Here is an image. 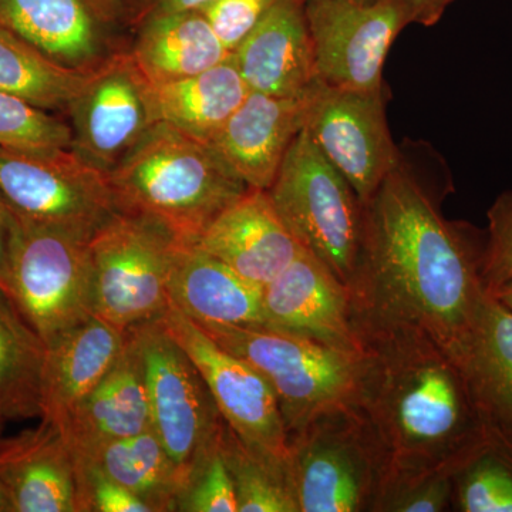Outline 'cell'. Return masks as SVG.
<instances>
[{
    "instance_id": "cell-1",
    "label": "cell",
    "mask_w": 512,
    "mask_h": 512,
    "mask_svg": "<svg viewBox=\"0 0 512 512\" xmlns=\"http://www.w3.org/2000/svg\"><path fill=\"white\" fill-rule=\"evenodd\" d=\"M487 235L447 221L400 158L363 202L355 315L419 326L460 357L484 295Z\"/></svg>"
},
{
    "instance_id": "cell-2",
    "label": "cell",
    "mask_w": 512,
    "mask_h": 512,
    "mask_svg": "<svg viewBox=\"0 0 512 512\" xmlns=\"http://www.w3.org/2000/svg\"><path fill=\"white\" fill-rule=\"evenodd\" d=\"M355 409L379 450L382 494L454 473L485 441L460 360L419 326L355 315Z\"/></svg>"
},
{
    "instance_id": "cell-3",
    "label": "cell",
    "mask_w": 512,
    "mask_h": 512,
    "mask_svg": "<svg viewBox=\"0 0 512 512\" xmlns=\"http://www.w3.org/2000/svg\"><path fill=\"white\" fill-rule=\"evenodd\" d=\"M121 212L150 218L195 244L248 191L210 146L158 123L110 174Z\"/></svg>"
},
{
    "instance_id": "cell-4",
    "label": "cell",
    "mask_w": 512,
    "mask_h": 512,
    "mask_svg": "<svg viewBox=\"0 0 512 512\" xmlns=\"http://www.w3.org/2000/svg\"><path fill=\"white\" fill-rule=\"evenodd\" d=\"M198 326L271 384L289 439L323 414L355 404L357 352L265 328Z\"/></svg>"
},
{
    "instance_id": "cell-5",
    "label": "cell",
    "mask_w": 512,
    "mask_h": 512,
    "mask_svg": "<svg viewBox=\"0 0 512 512\" xmlns=\"http://www.w3.org/2000/svg\"><path fill=\"white\" fill-rule=\"evenodd\" d=\"M90 241L12 217L9 299L45 346L96 315Z\"/></svg>"
},
{
    "instance_id": "cell-6",
    "label": "cell",
    "mask_w": 512,
    "mask_h": 512,
    "mask_svg": "<svg viewBox=\"0 0 512 512\" xmlns=\"http://www.w3.org/2000/svg\"><path fill=\"white\" fill-rule=\"evenodd\" d=\"M268 194L299 245L348 286L359 255L363 202L305 130L293 140Z\"/></svg>"
},
{
    "instance_id": "cell-7",
    "label": "cell",
    "mask_w": 512,
    "mask_h": 512,
    "mask_svg": "<svg viewBox=\"0 0 512 512\" xmlns=\"http://www.w3.org/2000/svg\"><path fill=\"white\" fill-rule=\"evenodd\" d=\"M289 480L299 512L376 511L382 460L355 404L323 414L293 434Z\"/></svg>"
},
{
    "instance_id": "cell-8",
    "label": "cell",
    "mask_w": 512,
    "mask_h": 512,
    "mask_svg": "<svg viewBox=\"0 0 512 512\" xmlns=\"http://www.w3.org/2000/svg\"><path fill=\"white\" fill-rule=\"evenodd\" d=\"M181 245L158 222L120 211L90 241L94 313L123 330L163 318Z\"/></svg>"
},
{
    "instance_id": "cell-9",
    "label": "cell",
    "mask_w": 512,
    "mask_h": 512,
    "mask_svg": "<svg viewBox=\"0 0 512 512\" xmlns=\"http://www.w3.org/2000/svg\"><path fill=\"white\" fill-rule=\"evenodd\" d=\"M131 329L143 357L151 430L177 467L184 490L195 468L220 444L225 421L200 370L163 318Z\"/></svg>"
},
{
    "instance_id": "cell-10",
    "label": "cell",
    "mask_w": 512,
    "mask_h": 512,
    "mask_svg": "<svg viewBox=\"0 0 512 512\" xmlns=\"http://www.w3.org/2000/svg\"><path fill=\"white\" fill-rule=\"evenodd\" d=\"M0 202L12 217L92 239L120 212L106 174L72 148H0Z\"/></svg>"
},
{
    "instance_id": "cell-11",
    "label": "cell",
    "mask_w": 512,
    "mask_h": 512,
    "mask_svg": "<svg viewBox=\"0 0 512 512\" xmlns=\"http://www.w3.org/2000/svg\"><path fill=\"white\" fill-rule=\"evenodd\" d=\"M163 319L200 370L229 429L252 453L289 474V436L271 384L174 306Z\"/></svg>"
},
{
    "instance_id": "cell-12",
    "label": "cell",
    "mask_w": 512,
    "mask_h": 512,
    "mask_svg": "<svg viewBox=\"0 0 512 512\" xmlns=\"http://www.w3.org/2000/svg\"><path fill=\"white\" fill-rule=\"evenodd\" d=\"M72 150L110 174L157 126L153 86L128 50H114L70 103Z\"/></svg>"
},
{
    "instance_id": "cell-13",
    "label": "cell",
    "mask_w": 512,
    "mask_h": 512,
    "mask_svg": "<svg viewBox=\"0 0 512 512\" xmlns=\"http://www.w3.org/2000/svg\"><path fill=\"white\" fill-rule=\"evenodd\" d=\"M316 76L343 89H383V66L412 23L406 0H305Z\"/></svg>"
},
{
    "instance_id": "cell-14",
    "label": "cell",
    "mask_w": 512,
    "mask_h": 512,
    "mask_svg": "<svg viewBox=\"0 0 512 512\" xmlns=\"http://www.w3.org/2000/svg\"><path fill=\"white\" fill-rule=\"evenodd\" d=\"M303 130L362 202L402 158L387 124L383 89H343L318 80L309 92Z\"/></svg>"
},
{
    "instance_id": "cell-15",
    "label": "cell",
    "mask_w": 512,
    "mask_h": 512,
    "mask_svg": "<svg viewBox=\"0 0 512 512\" xmlns=\"http://www.w3.org/2000/svg\"><path fill=\"white\" fill-rule=\"evenodd\" d=\"M264 311L266 329L357 352L349 288L308 249L264 286Z\"/></svg>"
},
{
    "instance_id": "cell-16",
    "label": "cell",
    "mask_w": 512,
    "mask_h": 512,
    "mask_svg": "<svg viewBox=\"0 0 512 512\" xmlns=\"http://www.w3.org/2000/svg\"><path fill=\"white\" fill-rule=\"evenodd\" d=\"M309 92L301 97L249 92L208 146L248 188L268 191L305 127Z\"/></svg>"
},
{
    "instance_id": "cell-17",
    "label": "cell",
    "mask_w": 512,
    "mask_h": 512,
    "mask_svg": "<svg viewBox=\"0 0 512 512\" xmlns=\"http://www.w3.org/2000/svg\"><path fill=\"white\" fill-rule=\"evenodd\" d=\"M195 245L259 286L274 281L302 249L268 191L255 188L225 208Z\"/></svg>"
},
{
    "instance_id": "cell-18",
    "label": "cell",
    "mask_w": 512,
    "mask_h": 512,
    "mask_svg": "<svg viewBox=\"0 0 512 512\" xmlns=\"http://www.w3.org/2000/svg\"><path fill=\"white\" fill-rule=\"evenodd\" d=\"M231 57L249 92L305 96L318 82L305 0H276Z\"/></svg>"
},
{
    "instance_id": "cell-19",
    "label": "cell",
    "mask_w": 512,
    "mask_h": 512,
    "mask_svg": "<svg viewBox=\"0 0 512 512\" xmlns=\"http://www.w3.org/2000/svg\"><path fill=\"white\" fill-rule=\"evenodd\" d=\"M151 429L146 373L133 329L116 363L60 429L73 458L89 456L110 441Z\"/></svg>"
},
{
    "instance_id": "cell-20",
    "label": "cell",
    "mask_w": 512,
    "mask_h": 512,
    "mask_svg": "<svg viewBox=\"0 0 512 512\" xmlns=\"http://www.w3.org/2000/svg\"><path fill=\"white\" fill-rule=\"evenodd\" d=\"M168 298L197 325L266 329L264 286L242 278L195 244L178 249Z\"/></svg>"
},
{
    "instance_id": "cell-21",
    "label": "cell",
    "mask_w": 512,
    "mask_h": 512,
    "mask_svg": "<svg viewBox=\"0 0 512 512\" xmlns=\"http://www.w3.org/2000/svg\"><path fill=\"white\" fill-rule=\"evenodd\" d=\"M124 340L126 330L93 315L46 346L40 394L43 421L62 429L116 363Z\"/></svg>"
},
{
    "instance_id": "cell-22",
    "label": "cell",
    "mask_w": 512,
    "mask_h": 512,
    "mask_svg": "<svg viewBox=\"0 0 512 512\" xmlns=\"http://www.w3.org/2000/svg\"><path fill=\"white\" fill-rule=\"evenodd\" d=\"M0 483L13 512H77L72 453L46 421L15 439L0 440Z\"/></svg>"
},
{
    "instance_id": "cell-23",
    "label": "cell",
    "mask_w": 512,
    "mask_h": 512,
    "mask_svg": "<svg viewBox=\"0 0 512 512\" xmlns=\"http://www.w3.org/2000/svg\"><path fill=\"white\" fill-rule=\"evenodd\" d=\"M0 26L73 69L92 70L114 52L89 0H0Z\"/></svg>"
},
{
    "instance_id": "cell-24",
    "label": "cell",
    "mask_w": 512,
    "mask_h": 512,
    "mask_svg": "<svg viewBox=\"0 0 512 512\" xmlns=\"http://www.w3.org/2000/svg\"><path fill=\"white\" fill-rule=\"evenodd\" d=\"M461 367L491 440L512 448V315L484 292Z\"/></svg>"
},
{
    "instance_id": "cell-25",
    "label": "cell",
    "mask_w": 512,
    "mask_h": 512,
    "mask_svg": "<svg viewBox=\"0 0 512 512\" xmlns=\"http://www.w3.org/2000/svg\"><path fill=\"white\" fill-rule=\"evenodd\" d=\"M136 29L128 52L153 86L205 72L232 55L198 9L148 13Z\"/></svg>"
},
{
    "instance_id": "cell-26",
    "label": "cell",
    "mask_w": 512,
    "mask_h": 512,
    "mask_svg": "<svg viewBox=\"0 0 512 512\" xmlns=\"http://www.w3.org/2000/svg\"><path fill=\"white\" fill-rule=\"evenodd\" d=\"M248 93L247 83L229 56L205 72L153 86L154 109L158 123L208 146Z\"/></svg>"
},
{
    "instance_id": "cell-27",
    "label": "cell",
    "mask_w": 512,
    "mask_h": 512,
    "mask_svg": "<svg viewBox=\"0 0 512 512\" xmlns=\"http://www.w3.org/2000/svg\"><path fill=\"white\" fill-rule=\"evenodd\" d=\"M73 460L76 464L99 468L111 480L136 494L153 512L177 511L183 481L151 429L126 439L110 441L89 456Z\"/></svg>"
},
{
    "instance_id": "cell-28",
    "label": "cell",
    "mask_w": 512,
    "mask_h": 512,
    "mask_svg": "<svg viewBox=\"0 0 512 512\" xmlns=\"http://www.w3.org/2000/svg\"><path fill=\"white\" fill-rule=\"evenodd\" d=\"M92 70L56 62L28 40L0 26V93L52 113H67Z\"/></svg>"
},
{
    "instance_id": "cell-29",
    "label": "cell",
    "mask_w": 512,
    "mask_h": 512,
    "mask_svg": "<svg viewBox=\"0 0 512 512\" xmlns=\"http://www.w3.org/2000/svg\"><path fill=\"white\" fill-rule=\"evenodd\" d=\"M46 346L0 289V424L40 416Z\"/></svg>"
},
{
    "instance_id": "cell-30",
    "label": "cell",
    "mask_w": 512,
    "mask_h": 512,
    "mask_svg": "<svg viewBox=\"0 0 512 512\" xmlns=\"http://www.w3.org/2000/svg\"><path fill=\"white\" fill-rule=\"evenodd\" d=\"M220 446L234 481L238 512H299L289 474L252 453L227 423Z\"/></svg>"
},
{
    "instance_id": "cell-31",
    "label": "cell",
    "mask_w": 512,
    "mask_h": 512,
    "mask_svg": "<svg viewBox=\"0 0 512 512\" xmlns=\"http://www.w3.org/2000/svg\"><path fill=\"white\" fill-rule=\"evenodd\" d=\"M453 485V510L512 512V448L485 437L453 474Z\"/></svg>"
},
{
    "instance_id": "cell-32",
    "label": "cell",
    "mask_w": 512,
    "mask_h": 512,
    "mask_svg": "<svg viewBox=\"0 0 512 512\" xmlns=\"http://www.w3.org/2000/svg\"><path fill=\"white\" fill-rule=\"evenodd\" d=\"M72 127L52 111L0 93V148L32 153L72 148Z\"/></svg>"
},
{
    "instance_id": "cell-33",
    "label": "cell",
    "mask_w": 512,
    "mask_h": 512,
    "mask_svg": "<svg viewBox=\"0 0 512 512\" xmlns=\"http://www.w3.org/2000/svg\"><path fill=\"white\" fill-rule=\"evenodd\" d=\"M177 511L238 512L234 481L220 444L191 474L178 498Z\"/></svg>"
},
{
    "instance_id": "cell-34",
    "label": "cell",
    "mask_w": 512,
    "mask_h": 512,
    "mask_svg": "<svg viewBox=\"0 0 512 512\" xmlns=\"http://www.w3.org/2000/svg\"><path fill=\"white\" fill-rule=\"evenodd\" d=\"M481 285L485 292L512 281V191L503 192L488 210Z\"/></svg>"
},
{
    "instance_id": "cell-35",
    "label": "cell",
    "mask_w": 512,
    "mask_h": 512,
    "mask_svg": "<svg viewBox=\"0 0 512 512\" xmlns=\"http://www.w3.org/2000/svg\"><path fill=\"white\" fill-rule=\"evenodd\" d=\"M77 512H153L126 487L90 464H76Z\"/></svg>"
},
{
    "instance_id": "cell-36",
    "label": "cell",
    "mask_w": 512,
    "mask_h": 512,
    "mask_svg": "<svg viewBox=\"0 0 512 512\" xmlns=\"http://www.w3.org/2000/svg\"><path fill=\"white\" fill-rule=\"evenodd\" d=\"M276 0H211L202 6L215 35L228 52H234L256 28Z\"/></svg>"
},
{
    "instance_id": "cell-37",
    "label": "cell",
    "mask_w": 512,
    "mask_h": 512,
    "mask_svg": "<svg viewBox=\"0 0 512 512\" xmlns=\"http://www.w3.org/2000/svg\"><path fill=\"white\" fill-rule=\"evenodd\" d=\"M453 476L436 474L390 495L379 512H441L453 510Z\"/></svg>"
},
{
    "instance_id": "cell-38",
    "label": "cell",
    "mask_w": 512,
    "mask_h": 512,
    "mask_svg": "<svg viewBox=\"0 0 512 512\" xmlns=\"http://www.w3.org/2000/svg\"><path fill=\"white\" fill-rule=\"evenodd\" d=\"M100 22L114 29L137 28L156 0H89Z\"/></svg>"
},
{
    "instance_id": "cell-39",
    "label": "cell",
    "mask_w": 512,
    "mask_h": 512,
    "mask_svg": "<svg viewBox=\"0 0 512 512\" xmlns=\"http://www.w3.org/2000/svg\"><path fill=\"white\" fill-rule=\"evenodd\" d=\"M357 2H372V0H357ZM454 2L456 0H406L412 15V23H419L427 28L436 25Z\"/></svg>"
},
{
    "instance_id": "cell-40",
    "label": "cell",
    "mask_w": 512,
    "mask_h": 512,
    "mask_svg": "<svg viewBox=\"0 0 512 512\" xmlns=\"http://www.w3.org/2000/svg\"><path fill=\"white\" fill-rule=\"evenodd\" d=\"M12 238V217L0 202V289L9 298V255Z\"/></svg>"
},
{
    "instance_id": "cell-41",
    "label": "cell",
    "mask_w": 512,
    "mask_h": 512,
    "mask_svg": "<svg viewBox=\"0 0 512 512\" xmlns=\"http://www.w3.org/2000/svg\"><path fill=\"white\" fill-rule=\"evenodd\" d=\"M211 0H156L150 13L175 12V10L200 9Z\"/></svg>"
},
{
    "instance_id": "cell-42",
    "label": "cell",
    "mask_w": 512,
    "mask_h": 512,
    "mask_svg": "<svg viewBox=\"0 0 512 512\" xmlns=\"http://www.w3.org/2000/svg\"><path fill=\"white\" fill-rule=\"evenodd\" d=\"M488 295L494 298L495 301L500 303V305L507 309L512 315V281L505 282V284L498 286L494 291L488 292Z\"/></svg>"
},
{
    "instance_id": "cell-43",
    "label": "cell",
    "mask_w": 512,
    "mask_h": 512,
    "mask_svg": "<svg viewBox=\"0 0 512 512\" xmlns=\"http://www.w3.org/2000/svg\"><path fill=\"white\" fill-rule=\"evenodd\" d=\"M0 512H13L12 504H10L8 494H6L2 483H0Z\"/></svg>"
}]
</instances>
